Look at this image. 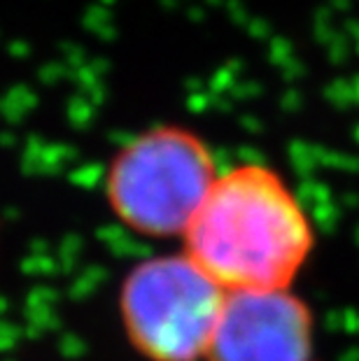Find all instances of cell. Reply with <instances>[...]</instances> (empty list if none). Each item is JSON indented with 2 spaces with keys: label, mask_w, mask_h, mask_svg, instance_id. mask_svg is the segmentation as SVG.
I'll list each match as a JSON object with an SVG mask.
<instances>
[{
  "label": "cell",
  "mask_w": 359,
  "mask_h": 361,
  "mask_svg": "<svg viewBox=\"0 0 359 361\" xmlns=\"http://www.w3.org/2000/svg\"><path fill=\"white\" fill-rule=\"evenodd\" d=\"M315 247L299 196L264 164L219 173L189 224L182 250L226 294L292 289Z\"/></svg>",
  "instance_id": "1"
},
{
  "label": "cell",
  "mask_w": 359,
  "mask_h": 361,
  "mask_svg": "<svg viewBox=\"0 0 359 361\" xmlns=\"http://www.w3.org/2000/svg\"><path fill=\"white\" fill-rule=\"evenodd\" d=\"M217 178L215 154L201 135L159 124L117 149L105 175V198L135 235L182 240Z\"/></svg>",
  "instance_id": "2"
},
{
  "label": "cell",
  "mask_w": 359,
  "mask_h": 361,
  "mask_svg": "<svg viewBox=\"0 0 359 361\" xmlns=\"http://www.w3.org/2000/svg\"><path fill=\"white\" fill-rule=\"evenodd\" d=\"M226 291L185 250L135 264L119 287V319L147 361H205Z\"/></svg>",
  "instance_id": "3"
},
{
  "label": "cell",
  "mask_w": 359,
  "mask_h": 361,
  "mask_svg": "<svg viewBox=\"0 0 359 361\" xmlns=\"http://www.w3.org/2000/svg\"><path fill=\"white\" fill-rule=\"evenodd\" d=\"M205 361H315V322L292 289L226 294Z\"/></svg>",
  "instance_id": "4"
}]
</instances>
